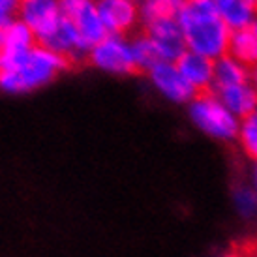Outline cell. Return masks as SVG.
<instances>
[{"instance_id":"obj_1","label":"cell","mask_w":257,"mask_h":257,"mask_svg":"<svg viewBox=\"0 0 257 257\" xmlns=\"http://www.w3.org/2000/svg\"><path fill=\"white\" fill-rule=\"evenodd\" d=\"M68 68V58L45 45H34L25 55L0 62V92L25 96L49 86Z\"/></svg>"},{"instance_id":"obj_2","label":"cell","mask_w":257,"mask_h":257,"mask_svg":"<svg viewBox=\"0 0 257 257\" xmlns=\"http://www.w3.org/2000/svg\"><path fill=\"white\" fill-rule=\"evenodd\" d=\"M177 25L184 40L186 51L197 53L210 60L227 55L231 29L220 17L212 0L184 2L177 17Z\"/></svg>"},{"instance_id":"obj_3","label":"cell","mask_w":257,"mask_h":257,"mask_svg":"<svg viewBox=\"0 0 257 257\" xmlns=\"http://www.w3.org/2000/svg\"><path fill=\"white\" fill-rule=\"evenodd\" d=\"M188 116L195 128L218 141H235L240 120L221 105L212 92H201L188 103Z\"/></svg>"},{"instance_id":"obj_4","label":"cell","mask_w":257,"mask_h":257,"mask_svg":"<svg viewBox=\"0 0 257 257\" xmlns=\"http://www.w3.org/2000/svg\"><path fill=\"white\" fill-rule=\"evenodd\" d=\"M86 55L92 68L105 75L128 77L137 72L134 53H132V42L126 36L107 34L96 45H92Z\"/></svg>"},{"instance_id":"obj_5","label":"cell","mask_w":257,"mask_h":257,"mask_svg":"<svg viewBox=\"0 0 257 257\" xmlns=\"http://www.w3.org/2000/svg\"><path fill=\"white\" fill-rule=\"evenodd\" d=\"M62 21L77 34L81 45L88 53L92 45L107 36L98 15L96 0H58Z\"/></svg>"},{"instance_id":"obj_6","label":"cell","mask_w":257,"mask_h":257,"mask_svg":"<svg viewBox=\"0 0 257 257\" xmlns=\"http://www.w3.org/2000/svg\"><path fill=\"white\" fill-rule=\"evenodd\" d=\"M17 19L43 43L62 21L60 4L58 0H19Z\"/></svg>"},{"instance_id":"obj_7","label":"cell","mask_w":257,"mask_h":257,"mask_svg":"<svg viewBox=\"0 0 257 257\" xmlns=\"http://www.w3.org/2000/svg\"><path fill=\"white\" fill-rule=\"evenodd\" d=\"M149 83L164 100L171 103H190L197 96V92L186 83V79L180 75L175 62H158L149 72Z\"/></svg>"},{"instance_id":"obj_8","label":"cell","mask_w":257,"mask_h":257,"mask_svg":"<svg viewBox=\"0 0 257 257\" xmlns=\"http://www.w3.org/2000/svg\"><path fill=\"white\" fill-rule=\"evenodd\" d=\"M96 6L107 34L124 36L141 21L137 0H96Z\"/></svg>"},{"instance_id":"obj_9","label":"cell","mask_w":257,"mask_h":257,"mask_svg":"<svg viewBox=\"0 0 257 257\" xmlns=\"http://www.w3.org/2000/svg\"><path fill=\"white\" fill-rule=\"evenodd\" d=\"M145 29H147L145 34L152 40L162 60L177 62L186 53V45L184 40H182V34H180L179 25H177V19L175 21L154 23V25H149Z\"/></svg>"},{"instance_id":"obj_10","label":"cell","mask_w":257,"mask_h":257,"mask_svg":"<svg viewBox=\"0 0 257 257\" xmlns=\"http://www.w3.org/2000/svg\"><path fill=\"white\" fill-rule=\"evenodd\" d=\"M180 75L186 83L192 86L197 94L208 92L212 88V75H214V60L201 57L197 53L186 51L184 55L175 62Z\"/></svg>"},{"instance_id":"obj_11","label":"cell","mask_w":257,"mask_h":257,"mask_svg":"<svg viewBox=\"0 0 257 257\" xmlns=\"http://www.w3.org/2000/svg\"><path fill=\"white\" fill-rule=\"evenodd\" d=\"M212 94L221 101V105L227 109L229 113L235 114L238 120L248 116L253 109H257V94L251 88L250 81L223 86V88H216Z\"/></svg>"},{"instance_id":"obj_12","label":"cell","mask_w":257,"mask_h":257,"mask_svg":"<svg viewBox=\"0 0 257 257\" xmlns=\"http://www.w3.org/2000/svg\"><path fill=\"white\" fill-rule=\"evenodd\" d=\"M34 34L19 19L0 29V62H8L25 55L34 47Z\"/></svg>"},{"instance_id":"obj_13","label":"cell","mask_w":257,"mask_h":257,"mask_svg":"<svg viewBox=\"0 0 257 257\" xmlns=\"http://www.w3.org/2000/svg\"><path fill=\"white\" fill-rule=\"evenodd\" d=\"M212 4L231 30L248 29L257 17L255 0H212Z\"/></svg>"},{"instance_id":"obj_14","label":"cell","mask_w":257,"mask_h":257,"mask_svg":"<svg viewBox=\"0 0 257 257\" xmlns=\"http://www.w3.org/2000/svg\"><path fill=\"white\" fill-rule=\"evenodd\" d=\"M227 55L231 58H235L236 62L246 66L248 70L257 64V38L250 27L231 30Z\"/></svg>"},{"instance_id":"obj_15","label":"cell","mask_w":257,"mask_h":257,"mask_svg":"<svg viewBox=\"0 0 257 257\" xmlns=\"http://www.w3.org/2000/svg\"><path fill=\"white\" fill-rule=\"evenodd\" d=\"M182 6L184 0H137L139 19L145 27L162 21H175Z\"/></svg>"},{"instance_id":"obj_16","label":"cell","mask_w":257,"mask_h":257,"mask_svg":"<svg viewBox=\"0 0 257 257\" xmlns=\"http://www.w3.org/2000/svg\"><path fill=\"white\" fill-rule=\"evenodd\" d=\"M244 81H250V70L246 66L236 62L235 58H231L229 55H223V57L214 60L212 90L236 85V83H244Z\"/></svg>"},{"instance_id":"obj_17","label":"cell","mask_w":257,"mask_h":257,"mask_svg":"<svg viewBox=\"0 0 257 257\" xmlns=\"http://www.w3.org/2000/svg\"><path fill=\"white\" fill-rule=\"evenodd\" d=\"M130 42H132V53H134V62H136L137 70L149 72L150 68H154L158 62H162L154 43L147 34H141V36L134 38Z\"/></svg>"},{"instance_id":"obj_18","label":"cell","mask_w":257,"mask_h":257,"mask_svg":"<svg viewBox=\"0 0 257 257\" xmlns=\"http://www.w3.org/2000/svg\"><path fill=\"white\" fill-rule=\"evenodd\" d=\"M236 141L244 150V154L257 162V109H253L248 116L240 118Z\"/></svg>"},{"instance_id":"obj_19","label":"cell","mask_w":257,"mask_h":257,"mask_svg":"<svg viewBox=\"0 0 257 257\" xmlns=\"http://www.w3.org/2000/svg\"><path fill=\"white\" fill-rule=\"evenodd\" d=\"M19 0H0V29L8 27L17 19Z\"/></svg>"},{"instance_id":"obj_20","label":"cell","mask_w":257,"mask_h":257,"mask_svg":"<svg viewBox=\"0 0 257 257\" xmlns=\"http://www.w3.org/2000/svg\"><path fill=\"white\" fill-rule=\"evenodd\" d=\"M238 253L242 257H257V238H251V240H246V242L235 246Z\"/></svg>"},{"instance_id":"obj_21","label":"cell","mask_w":257,"mask_h":257,"mask_svg":"<svg viewBox=\"0 0 257 257\" xmlns=\"http://www.w3.org/2000/svg\"><path fill=\"white\" fill-rule=\"evenodd\" d=\"M250 85L257 94V64L253 68H250Z\"/></svg>"},{"instance_id":"obj_22","label":"cell","mask_w":257,"mask_h":257,"mask_svg":"<svg viewBox=\"0 0 257 257\" xmlns=\"http://www.w3.org/2000/svg\"><path fill=\"white\" fill-rule=\"evenodd\" d=\"M225 257H242V255H240V253H238V250H236V248H235V250H233V251H229V253H227V255H225Z\"/></svg>"},{"instance_id":"obj_23","label":"cell","mask_w":257,"mask_h":257,"mask_svg":"<svg viewBox=\"0 0 257 257\" xmlns=\"http://www.w3.org/2000/svg\"><path fill=\"white\" fill-rule=\"evenodd\" d=\"M251 30H253V34H255V38H257V17H255V21L251 23V27H250Z\"/></svg>"},{"instance_id":"obj_24","label":"cell","mask_w":257,"mask_h":257,"mask_svg":"<svg viewBox=\"0 0 257 257\" xmlns=\"http://www.w3.org/2000/svg\"><path fill=\"white\" fill-rule=\"evenodd\" d=\"M253 182H255V188H257V162H255V169H253Z\"/></svg>"},{"instance_id":"obj_25","label":"cell","mask_w":257,"mask_h":257,"mask_svg":"<svg viewBox=\"0 0 257 257\" xmlns=\"http://www.w3.org/2000/svg\"><path fill=\"white\" fill-rule=\"evenodd\" d=\"M184 2H193V0H184Z\"/></svg>"}]
</instances>
